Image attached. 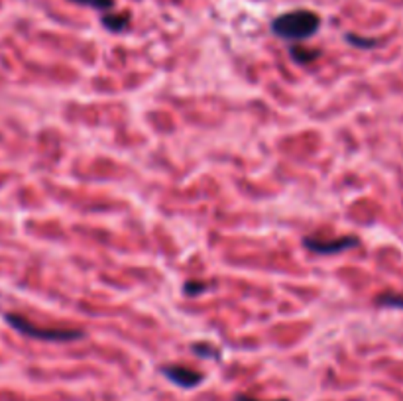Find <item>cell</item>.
Listing matches in <instances>:
<instances>
[{
  "instance_id": "obj_1",
  "label": "cell",
  "mask_w": 403,
  "mask_h": 401,
  "mask_svg": "<svg viewBox=\"0 0 403 401\" xmlns=\"http://www.w3.org/2000/svg\"><path fill=\"white\" fill-rule=\"evenodd\" d=\"M321 26V18L311 10H293L285 12L272 22V32L281 40L301 42L317 34Z\"/></svg>"
},
{
  "instance_id": "obj_2",
  "label": "cell",
  "mask_w": 403,
  "mask_h": 401,
  "mask_svg": "<svg viewBox=\"0 0 403 401\" xmlns=\"http://www.w3.org/2000/svg\"><path fill=\"white\" fill-rule=\"evenodd\" d=\"M6 323L14 329V331L26 334L30 339L38 340H52V342H71V340L83 339L85 332L79 329H44V327H35L34 323L26 321L20 315H6L4 317Z\"/></svg>"
},
{
  "instance_id": "obj_3",
  "label": "cell",
  "mask_w": 403,
  "mask_h": 401,
  "mask_svg": "<svg viewBox=\"0 0 403 401\" xmlns=\"http://www.w3.org/2000/svg\"><path fill=\"white\" fill-rule=\"evenodd\" d=\"M305 248H309L311 252L315 254H339L348 250V248H354L358 244V238L356 236H342V238H334V240H319V238H305L303 240Z\"/></svg>"
},
{
  "instance_id": "obj_4",
  "label": "cell",
  "mask_w": 403,
  "mask_h": 401,
  "mask_svg": "<svg viewBox=\"0 0 403 401\" xmlns=\"http://www.w3.org/2000/svg\"><path fill=\"white\" fill-rule=\"evenodd\" d=\"M161 372L166 374V378H169L171 382L179 388H185V390H191V388H197V385L203 382V374L195 372L191 368L185 366H164Z\"/></svg>"
},
{
  "instance_id": "obj_5",
  "label": "cell",
  "mask_w": 403,
  "mask_h": 401,
  "mask_svg": "<svg viewBox=\"0 0 403 401\" xmlns=\"http://www.w3.org/2000/svg\"><path fill=\"white\" fill-rule=\"evenodd\" d=\"M130 14H105L103 16V26L110 32H123L128 28Z\"/></svg>"
},
{
  "instance_id": "obj_6",
  "label": "cell",
  "mask_w": 403,
  "mask_h": 401,
  "mask_svg": "<svg viewBox=\"0 0 403 401\" xmlns=\"http://www.w3.org/2000/svg\"><path fill=\"white\" fill-rule=\"evenodd\" d=\"M291 55H293V60L299 63H309V62H315L317 57H319V52H311V50H303V47H299L295 45L293 50H291Z\"/></svg>"
},
{
  "instance_id": "obj_7",
  "label": "cell",
  "mask_w": 403,
  "mask_h": 401,
  "mask_svg": "<svg viewBox=\"0 0 403 401\" xmlns=\"http://www.w3.org/2000/svg\"><path fill=\"white\" fill-rule=\"evenodd\" d=\"M75 4H83V6H91V9L101 10V12H106L114 6V0H71Z\"/></svg>"
},
{
  "instance_id": "obj_8",
  "label": "cell",
  "mask_w": 403,
  "mask_h": 401,
  "mask_svg": "<svg viewBox=\"0 0 403 401\" xmlns=\"http://www.w3.org/2000/svg\"><path fill=\"white\" fill-rule=\"evenodd\" d=\"M346 42L352 45H356V47H362V50H372V47H376L378 40H368V38H358V35L354 34H346Z\"/></svg>"
},
{
  "instance_id": "obj_9",
  "label": "cell",
  "mask_w": 403,
  "mask_h": 401,
  "mask_svg": "<svg viewBox=\"0 0 403 401\" xmlns=\"http://www.w3.org/2000/svg\"><path fill=\"white\" fill-rule=\"evenodd\" d=\"M205 289H209V286L207 283H201V281H189V283H185L183 291L187 293V295H197V293H201V291H205Z\"/></svg>"
},
{
  "instance_id": "obj_10",
  "label": "cell",
  "mask_w": 403,
  "mask_h": 401,
  "mask_svg": "<svg viewBox=\"0 0 403 401\" xmlns=\"http://www.w3.org/2000/svg\"><path fill=\"white\" fill-rule=\"evenodd\" d=\"M378 303H380V305L403 307V297H395V295H382V297H378Z\"/></svg>"
},
{
  "instance_id": "obj_11",
  "label": "cell",
  "mask_w": 403,
  "mask_h": 401,
  "mask_svg": "<svg viewBox=\"0 0 403 401\" xmlns=\"http://www.w3.org/2000/svg\"><path fill=\"white\" fill-rule=\"evenodd\" d=\"M237 401H258V400H254V397H248V395H238ZM281 401H288V400H281Z\"/></svg>"
}]
</instances>
